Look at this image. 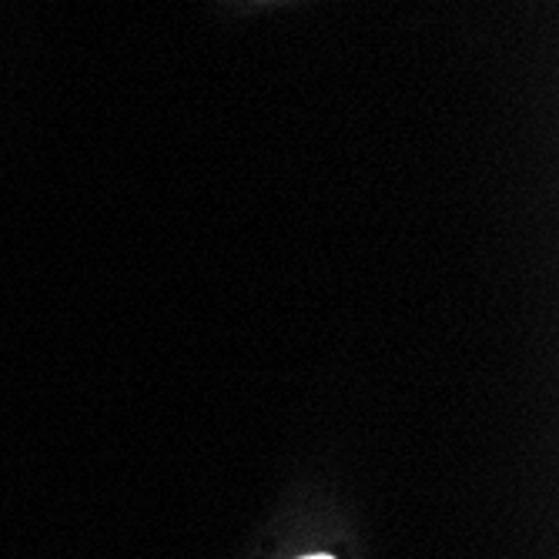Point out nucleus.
I'll return each mask as SVG.
<instances>
[{"label":"nucleus","mask_w":559,"mask_h":559,"mask_svg":"<svg viewBox=\"0 0 559 559\" xmlns=\"http://www.w3.org/2000/svg\"><path fill=\"white\" fill-rule=\"evenodd\" d=\"M305 559H332V556H305Z\"/></svg>","instance_id":"obj_1"}]
</instances>
